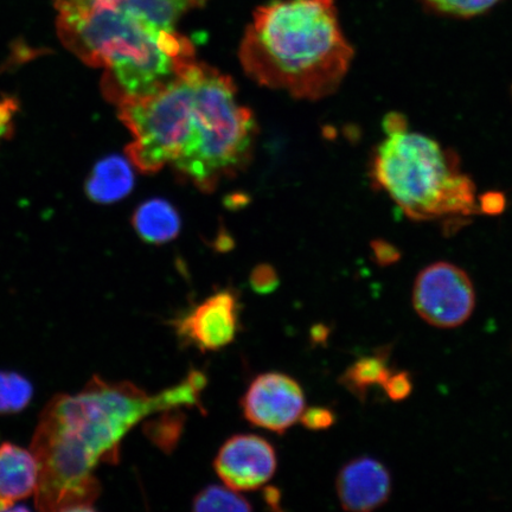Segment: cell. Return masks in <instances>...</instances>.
<instances>
[{"mask_svg": "<svg viewBox=\"0 0 512 512\" xmlns=\"http://www.w3.org/2000/svg\"><path fill=\"white\" fill-rule=\"evenodd\" d=\"M16 112L17 104L14 100L0 101V140L11 132L12 120H14Z\"/></svg>", "mask_w": 512, "mask_h": 512, "instance_id": "25", "label": "cell"}, {"mask_svg": "<svg viewBox=\"0 0 512 512\" xmlns=\"http://www.w3.org/2000/svg\"><path fill=\"white\" fill-rule=\"evenodd\" d=\"M476 293L462 268L437 262L422 270L413 288V306L426 323L441 329L458 328L472 315Z\"/></svg>", "mask_w": 512, "mask_h": 512, "instance_id": "7", "label": "cell"}, {"mask_svg": "<svg viewBox=\"0 0 512 512\" xmlns=\"http://www.w3.org/2000/svg\"><path fill=\"white\" fill-rule=\"evenodd\" d=\"M241 408L252 425L284 434L305 411V395L302 386L291 376L265 373L249 384Z\"/></svg>", "mask_w": 512, "mask_h": 512, "instance_id": "9", "label": "cell"}, {"mask_svg": "<svg viewBox=\"0 0 512 512\" xmlns=\"http://www.w3.org/2000/svg\"><path fill=\"white\" fill-rule=\"evenodd\" d=\"M505 204H507L505 196L502 192L497 191L486 192L485 195L479 198L478 202L480 213L486 215H498L503 213Z\"/></svg>", "mask_w": 512, "mask_h": 512, "instance_id": "24", "label": "cell"}, {"mask_svg": "<svg viewBox=\"0 0 512 512\" xmlns=\"http://www.w3.org/2000/svg\"><path fill=\"white\" fill-rule=\"evenodd\" d=\"M278 458L270 441L253 434H239L222 445L214 469L222 482L235 491H253L270 482Z\"/></svg>", "mask_w": 512, "mask_h": 512, "instance_id": "10", "label": "cell"}, {"mask_svg": "<svg viewBox=\"0 0 512 512\" xmlns=\"http://www.w3.org/2000/svg\"><path fill=\"white\" fill-rule=\"evenodd\" d=\"M197 66L196 60L187 64L156 93L118 104L119 117L132 136L127 156L145 174L174 166L190 142Z\"/></svg>", "mask_w": 512, "mask_h": 512, "instance_id": "6", "label": "cell"}, {"mask_svg": "<svg viewBox=\"0 0 512 512\" xmlns=\"http://www.w3.org/2000/svg\"><path fill=\"white\" fill-rule=\"evenodd\" d=\"M240 316L238 292L224 288L183 313L172 325L183 344L203 352L219 351L238 336Z\"/></svg>", "mask_w": 512, "mask_h": 512, "instance_id": "8", "label": "cell"}, {"mask_svg": "<svg viewBox=\"0 0 512 512\" xmlns=\"http://www.w3.org/2000/svg\"><path fill=\"white\" fill-rule=\"evenodd\" d=\"M239 56L260 86L319 100L341 86L354 50L334 0H277L254 12Z\"/></svg>", "mask_w": 512, "mask_h": 512, "instance_id": "2", "label": "cell"}, {"mask_svg": "<svg viewBox=\"0 0 512 512\" xmlns=\"http://www.w3.org/2000/svg\"><path fill=\"white\" fill-rule=\"evenodd\" d=\"M133 227L145 242L163 245L176 239L181 232V217L171 203L155 198L136 210Z\"/></svg>", "mask_w": 512, "mask_h": 512, "instance_id": "15", "label": "cell"}, {"mask_svg": "<svg viewBox=\"0 0 512 512\" xmlns=\"http://www.w3.org/2000/svg\"><path fill=\"white\" fill-rule=\"evenodd\" d=\"M159 414L156 419L147 422L145 433L160 450L170 454L181 441L187 415L182 412V408L166 409Z\"/></svg>", "mask_w": 512, "mask_h": 512, "instance_id": "17", "label": "cell"}, {"mask_svg": "<svg viewBox=\"0 0 512 512\" xmlns=\"http://www.w3.org/2000/svg\"><path fill=\"white\" fill-rule=\"evenodd\" d=\"M265 502L270 505V507L274 510H279V504H280V491L278 489L267 488L265 490Z\"/></svg>", "mask_w": 512, "mask_h": 512, "instance_id": "27", "label": "cell"}, {"mask_svg": "<svg viewBox=\"0 0 512 512\" xmlns=\"http://www.w3.org/2000/svg\"><path fill=\"white\" fill-rule=\"evenodd\" d=\"M207 0H94V5L118 6L157 29L174 31L189 11L202 8Z\"/></svg>", "mask_w": 512, "mask_h": 512, "instance_id": "14", "label": "cell"}, {"mask_svg": "<svg viewBox=\"0 0 512 512\" xmlns=\"http://www.w3.org/2000/svg\"><path fill=\"white\" fill-rule=\"evenodd\" d=\"M207 376L191 370L182 382L150 395L130 382L95 377L75 395L48 403L30 450L40 465L35 502L41 511L92 510L100 492L96 466L118 458L121 441L147 416L172 408L202 409Z\"/></svg>", "mask_w": 512, "mask_h": 512, "instance_id": "1", "label": "cell"}, {"mask_svg": "<svg viewBox=\"0 0 512 512\" xmlns=\"http://www.w3.org/2000/svg\"><path fill=\"white\" fill-rule=\"evenodd\" d=\"M256 124L239 101L235 83L219 70L198 63L190 142L174 165L197 189L211 192L251 159Z\"/></svg>", "mask_w": 512, "mask_h": 512, "instance_id": "5", "label": "cell"}, {"mask_svg": "<svg viewBox=\"0 0 512 512\" xmlns=\"http://www.w3.org/2000/svg\"><path fill=\"white\" fill-rule=\"evenodd\" d=\"M336 490L344 510L373 511L382 507L392 494V477L379 460L356 458L339 471Z\"/></svg>", "mask_w": 512, "mask_h": 512, "instance_id": "11", "label": "cell"}, {"mask_svg": "<svg viewBox=\"0 0 512 512\" xmlns=\"http://www.w3.org/2000/svg\"><path fill=\"white\" fill-rule=\"evenodd\" d=\"M34 394L28 379L10 371H0V414H14L27 408Z\"/></svg>", "mask_w": 512, "mask_h": 512, "instance_id": "19", "label": "cell"}, {"mask_svg": "<svg viewBox=\"0 0 512 512\" xmlns=\"http://www.w3.org/2000/svg\"><path fill=\"white\" fill-rule=\"evenodd\" d=\"M373 251L377 264L388 266L400 259V252L388 242L376 241L373 243Z\"/></svg>", "mask_w": 512, "mask_h": 512, "instance_id": "26", "label": "cell"}, {"mask_svg": "<svg viewBox=\"0 0 512 512\" xmlns=\"http://www.w3.org/2000/svg\"><path fill=\"white\" fill-rule=\"evenodd\" d=\"M194 511H252V505L247 499L229 486L209 485L195 496L192 501Z\"/></svg>", "mask_w": 512, "mask_h": 512, "instance_id": "18", "label": "cell"}, {"mask_svg": "<svg viewBox=\"0 0 512 512\" xmlns=\"http://www.w3.org/2000/svg\"><path fill=\"white\" fill-rule=\"evenodd\" d=\"M134 174L128 160L120 156L106 157L96 163L88 177L86 192L96 203L123 200L133 189Z\"/></svg>", "mask_w": 512, "mask_h": 512, "instance_id": "13", "label": "cell"}, {"mask_svg": "<svg viewBox=\"0 0 512 512\" xmlns=\"http://www.w3.org/2000/svg\"><path fill=\"white\" fill-rule=\"evenodd\" d=\"M386 136L371 159L370 178L408 219L462 220L479 213L475 183L463 174L456 152L408 128Z\"/></svg>", "mask_w": 512, "mask_h": 512, "instance_id": "4", "label": "cell"}, {"mask_svg": "<svg viewBox=\"0 0 512 512\" xmlns=\"http://www.w3.org/2000/svg\"><path fill=\"white\" fill-rule=\"evenodd\" d=\"M392 370L388 367L386 354L362 357L345 371L341 383L356 398H367L368 390L374 386H383Z\"/></svg>", "mask_w": 512, "mask_h": 512, "instance_id": "16", "label": "cell"}, {"mask_svg": "<svg viewBox=\"0 0 512 512\" xmlns=\"http://www.w3.org/2000/svg\"><path fill=\"white\" fill-rule=\"evenodd\" d=\"M40 465L31 450L11 443L0 445V499L12 503L35 496Z\"/></svg>", "mask_w": 512, "mask_h": 512, "instance_id": "12", "label": "cell"}, {"mask_svg": "<svg viewBox=\"0 0 512 512\" xmlns=\"http://www.w3.org/2000/svg\"><path fill=\"white\" fill-rule=\"evenodd\" d=\"M382 387L390 400L401 401L407 399L412 393L413 384L409 374L403 371V373L390 375Z\"/></svg>", "mask_w": 512, "mask_h": 512, "instance_id": "23", "label": "cell"}, {"mask_svg": "<svg viewBox=\"0 0 512 512\" xmlns=\"http://www.w3.org/2000/svg\"><path fill=\"white\" fill-rule=\"evenodd\" d=\"M249 283L255 293L271 294L277 290L279 278L273 267L261 265L254 268Z\"/></svg>", "mask_w": 512, "mask_h": 512, "instance_id": "22", "label": "cell"}, {"mask_svg": "<svg viewBox=\"0 0 512 512\" xmlns=\"http://www.w3.org/2000/svg\"><path fill=\"white\" fill-rule=\"evenodd\" d=\"M498 2L499 0H424L427 8L437 14L458 18L484 14Z\"/></svg>", "mask_w": 512, "mask_h": 512, "instance_id": "20", "label": "cell"}, {"mask_svg": "<svg viewBox=\"0 0 512 512\" xmlns=\"http://www.w3.org/2000/svg\"><path fill=\"white\" fill-rule=\"evenodd\" d=\"M57 32L83 62L105 68V93L117 104L156 93L195 61L187 37L152 27L118 6L59 14Z\"/></svg>", "mask_w": 512, "mask_h": 512, "instance_id": "3", "label": "cell"}, {"mask_svg": "<svg viewBox=\"0 0 512 512\" xmlns=\"http://www.w3.org/2000/svg\"><path fill=\"white\" fill-rule=\"evenodd\" d=\"M329 331L325 329V326L319 325L316 326L315 329H313V339L318 342L325 341L326 336H328Z\"/></svg>", "mask_w": 512, "mask_h": 512, "instance_id": "28", "label": "cell"}, {"mask_svg": "<svg viewBox=\"0 0 512 512\" xmlns=\"http://www.w3.org/2000/svg\"><path fill=\"white\" fill-rule=\"evenodd\" d=\"M300 421L307 430L323 431L335 425L336 414L329 408L312 407L303 412Z\"/></svg>", "mask_w": 512, "mask_h": 512, "instance_id": "21", "label": "cell"}]
</instances>
